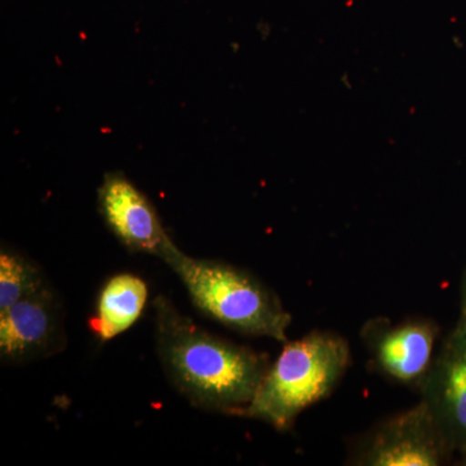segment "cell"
I'll return each mask as SVG.
<instances>
[{
  "label": "cell",
  "instance_id": "obj_1",
  "mask_svg": "<svg viewBox=\"0 0 466 466\" xmlns=\"http://www.w3.org/2000/svg\"><path fill=\"white\" fill-rule=\"evenodd\" d=\"M152 305L156 350L174 388L195 407L238 416L258 390L268 357L208 332L167 296Z\"/></svg>",
  "mask_w": 466,
  "mask_h": 466
},
{
  "label": "cell",
  "instance_id": "obj_2",
  "mask_svg": "<svg viewBox=\"0 0 466 466\" xmlns=\"http://www.w3.org/2000/svg\"><path fill=\"white\" fill-rule=\"evenodd\" d=\"M159 259L180 279L201 314L238 333L288 342L291 315L256 276L220 260L193 258L175 242Z\"/></svg>",
  "mask_w": 466,
  "mask_h": 466
},
{
  "label": "cell",
  "instance_id": "obj_3",
  "mask_svg": "<svg viewBox=\"0 0 466 466\" xmlns=\"http://www.w3.org/2000/svg\"><path fill=\"white\" fill-rule=\"evenodd\" d=\"M349 364L348 342L337 334L315 330L285 342L253 400L238 416L289 431L303 410L332 394Z\"/></svg>",
  "mask_w": 466,
  "mask_h": 466
},
{
  "label": "cell",
  "instance_id": "obj_4",
  "mask_svg": "<svg viewBox=\"0 0 466 466\" xmlns=\"http://www.w3.org/2000/svg\"><path fill=\"white\" fill-rule=\"evenodd\" d=\"M452 450L425 400L382 422L364 441L357 464L440 466Z\"/></svg>",
  "mask_w": 466,
  "mask_h": 466
},
{
  "label": "cell",
  "instance_id": "obj_5",
  "mask_svg": "<svg viewBox=\"0 0 466 466\" xmlns=\"http://www.w3.org/2000/svg\"><path fill=\"white\" fill-rule=\"evenodd\" d=\"M66 345L63 305L50 285L0 311V358L24 364L56 355Z\"/></svg>",
  "mask_w": 466,
  "mask_h": 466
},
{
  "label": "cell",
  "instance_id": "obj_6",
  "mask_svg": "<svg viewBox=\"0 0 466 466\" xmlns=\"http://www.w3.org/2000/svg\"><path fill=\"white\" fill-rule=\"evenodd\" d=\"M97 204L109 231L126 249L161 258L173 244L155 205L119 171L106 174L97 189Z\"/></svg>",
  "mask_w": 466,
  "mask_h": 466
},
{
  "label": "cell",
  "instance_id": "obj_7",
  "mask_svg": "<svg viewBox=\"0 0 466 466\" xmlns=\"http://www.w3.org/2000/svg\"><path fill=\"white\" fill-rule=\"evenodd\" d=\"M422 400L433 413L452 452L466 455V327L447 337L420 383Z\"/></svg>",
  "mask_w": 466,
  "mask_h": 466
},
{
  "label": "cell",
  "instance_id": "obj_8",
  "mask_svg": "<svg viewBox=\"0 0 466 466\" xmlns=\"http://www.w3.org/2000/svg\"><path fill=\"white\" fill-rule=\"evenodd\" d=\"M363 336L377 366L392 380L420 385L433 364L438 329L431 321L392 325L377 319L368 323Z\"/></svg>",
  "mask_w": 466,
  "mask_h": 466
},
{
  "label": "cell",
  "instance_id": "obj_9",
  "mask_svg": "<svg viewBox=\"0 0 466 466\" xmlns=\"http://www.w3.org/2000/svg\"><path fill=\"white\" fill-rule=\"evenodd\" d=\"M148 285L130 272L116 274L104 283L88 325L101 342L125 333L140 317L148 302Z\"/></svg>",
  "mask_w": 466,
  "mask_h": 466
},
{
  "label": "cell",
  "instance_id": "obj_10",
  "mask_svg": "<svg viewBox=\"0 0 466 466\" xmlns=\"http://www.w3.org/2000/svg\"><path fill=\"white\" fill-rule=\"evenodd\" d=\"M46 284L47 280L33 260L3 245L0 250V311L27 299Z\"/></svg>",
  "mask_w": 466,
  "mask_h": 466
},
{
  "label": "cell",
  "instance_id": "obj_11",
  "mask_svg": "<svg viewBox=\"0 0 466 466\" xmlns=\"http://www.w3.org/2000/svg\"><path fill=\"white\" fill-rule=\"evenodd\" d=\"M459 324L466 327V271L461 284V315H460Z\"/></svg>",
  "mask_w": 466,
  "mask_h": 466
},
{
  "label": "cell",
  "instance_id": "obj_12",
  "mask_svg": "<svg viewBox=\"0 0 466 466\" xmlns=\"http://www.w3.org/2000/svg\"><path fill=\"white\" fill-rule=\"evenodd\" d=\"M460 464L466 466V455L465 456H461V462H460Z\"/></svg>",
  "mask_w": 466,
  "mask_h": 466
}]
</instances>
